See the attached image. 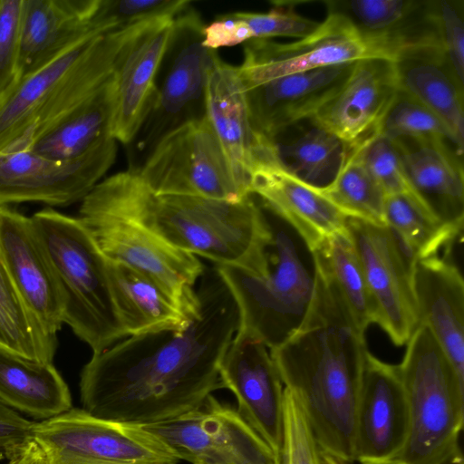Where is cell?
<instances>
[{"label": "cell", "instance_id": "1", "mask_svg": "<svg viewBox=\"0 0 464 464\" xmlns=\"http://www.w3.org/2000/svg\"><path fill=\"white\" fill-rule=\"evenodd\" d=\"M198 305L182 330L130 336L93 353L80 378L82 409L103 420L147 426L181 416L223 389L219 369L240 323L217 268L204 270Z\"/></svg>", "mask_w": 464, "mask_h": 464}, {"label": "cell", "instance_id": "2", "mask_svg": "<svg viewBox=\"0 0 464 464\" xmlns=\"http://www.w3.org/2000/svg\"><path fill=\"white\" fill-rule=\"evenodd\" d=\"M367 351L364 332L316 266L304 321L270 353L284 387L298 400L320 449L346 463L355 460V417Z\"/></svg>", "mask_w": 464, "mask_h": 464}, {"label": "cell", "instance_id": "3", "mask_svg": "<svg viewBox=\"0 0 464 464\" xmlns=\"http://www.w3.org/2000/svg\"><path fill=\"white\" fill-rule=\"evenodd\" d=\"M107 215L134 223L169 246L217 266L253 270L265 232L252 195L239 202L157 194L130 168L101 180L81 201L79 216Z\"/></svg>", "mask_w": 464, "mask_h": 464}, {"label": "cell", "instance_id": "4", "mask_svg": "<svg viewBox=\"0 0 464 464\" xmlns=\"http://www.w3.org/2000/svg\"><path fill=\"white\" fill-rule=\"evenodd\" d=\"M265 232L253 271L234 266L216 268L239 310V328L258 336L272 350L302 324L316 277L314 252L283 218L259 204Z\"/></svg>", "mask_w": 464, "mask_h": 464}, {"label": "cell", "instance_id": "5", "mask_svg": "<svg viewBox=\"0 0 464 464\" xmlns=\"http://www.w3.org/2000/svg\"><path fill=\"white\" fill-rule=\"evenodd\" d=\"M31 220L62 294L63 324L93 353L127 336L114 302L108 260L78 218L46 208Z\"/></svg>", "mask_w": 464, "mask_h": 464}, {"label": "cell", "instance_id": "6", "mask_svg": "<svg viewBox=\"0 0 464 464\" xmlns=\"http://www.w3.org/2000/svg\"><path fill=\"white\" fill-rule=\"evenodd\" d=\"M398 365L407 398L410 430L390 464H430L459 444L464 421V382L423 324H418Z\"/></svg>", "mask_w": 464, "mask_h": 464}, {"label": "cell", "instance_id": "7", "mask_svg": "<svg viewBox=\"0 0 464 464\" xmlns=\"http://www.w3.org/2000/svg\"><path fill=\"white\" fill-rule=\"evenodd\" d=\"M157 194L239 202L250 196L237 183L207 117L188 121L164 134L139 168Z\"/></svg>", "mask_w": 464, "mask_h": 464}, {"label": "cell", "instance_id": "8", "mask_svg": "<svg viewBox=\"0 0 464 464\" xmlns=\"http://www.w3.org/2000/svg\"><path fill=\"white\" fill-rule=\"evenodd\" d=\"M30 435L46 464H179V459L141 426L97 418L72 408L34 421Z\"/></svg>", "mask_w": 464, "mask_h": 464}, {"label": "cell", "instance_id": "9", "mask_svg": "<svg viewBox=\"0 0 464 464\" xmlns=\"http://www.w3.org/2000/svg\"><path fill=\"white\" fill-rule=\"evenodd\" d=\"M203 26L192 7L177 17L162 63L166 65L163 80L157 85L150 111L136 137L140 150L150 151L172 129L205 115L207 78L218 54L202 44Z\"/></svg>", "mask_w": 464, "mask_h": 464}, {"label": "cell", "instance_id": "10", "mask_svg": "<svg viewBox=\"0 0 464 464\" xmlns=\"http://www.w3.org/2000/svg\"><path fill=\"white\" fill-rule=\"evenodd\" d=\"M346 229L373 304L374 324L402 346L419 324L412 285L415 260L387 226L347 218Z\"/></svg>", "mask_w": 464, "mask_h": 464}, {"label": "cell", "instance_id": "11", "mask_svg": "<svg viewBox=\"0 0 464 464\" xmlns=\"http://www.w3.org/2000/svg\"><path fill=\"white\" fill-rule=\"evenodd\" d=\"M192 464H280V457L237 411L209 395L175 419L141 426Z\"/></svg>", "mask_w": 464, "mask_h": 464}, {"label": "cell", "instance_id": "12", "mask_svg": "<svg viewBox=\"0 0 464 464\" xmlns=\"http://www.w3.org/2000/svg\"><path fill=\"white\" fill-rule=\"evenodd\" d=\"M117 140L108 135L75 159L54 160L29 150L0 153V206L82 201L111 169Z\"/></svg>", "mask_w": 464, "mask_h": 464}, {"label": "cell", "instance_id": "13", "mask_svg": "<svg viewBox=\"0 0 464 464\" xmlns=\"http://www.w3.org/2000/svg\"><path fill=\"white\" fill-rule=\"evenodd\" d=\"M78 219L104 257L153 280L189 311L198 305L194 285L204 266L194 255L174 248L141 227L107 215Z\"/></svg>", "mask_w": 464, "mask_h": 464}, {"label": "cell", "instance_id": "14", "mask_svg": "<svg viewBox=\"0 0 464 464\" xmlns=\"http://www.w3.org/2000/svg\"><path fill=\"white\" fill-rule=\"evenodd\" d=\"M327 14L315 31L295 42L281 44L269 39L246 42L244 60L237 67L243 88L376 56L345 17L336 13Z\"/></svg>", "mask_w": 464, "mask_h": 464}, {"label": "cell", "instance_id": "15", "mask_svg": "<svg viewBox=\"0 0 464 464\" xmlns=\"http://www.w3.org/2000/svg\"><path fill=\"white\" fill-rule=\"evenodd\" d=\"M223 388L237 401V412L280 457L284 384L270 349L256 334L238 329L220 364Z\"/></svg>", "mask_w": 464, "mask_h": 464}, {"label": "cell", "instance_id": "16", "mask_svg": "<svg viewBox=\"0 0 464 464\" xmlns=\"http://www.w3.org/2000/svg\"><path fill=\"white\" fill-rule=\"evenodd\" d=\"M409 430V407L398 365L367 351L355 417L354 459L390 464L403 450Z\"/></svg>", "mask_w": 464, "mask_h": 464}, {"label": "cell", "instance_id": "17", "mask_svg": "<svg viewBox=\"0 0 464 464\" xmlns=\"http://www.w3.org/2000/svg\"><path fill=\"white\" fill-rule=\"evenodd\" d=\"M204 108L237 183L252 195L254 170L276 160L273 140L259 133L252 123L237 67L218 55L208 74Z\"/></svg>", "mask_w": 464, "mask_h": 464}, {"label": "cell", "instance_id": "18", "mask_svg": "<svg viewBox=\"0 0 464 464\" xmlns=\"http://www.w3.org/2000/svg\"><path fill=\"white\" fill-rule=\"evenodd\" d=\"M0 246L24 304L44 331L57 337L63 324V297L31 218L0 206Z\"/></svg>", "mask_w": 464, "mask_h": 464}, {"label": "cell", "instance_id": "19", "mask_svg": "<svg viewBox=\"0 0 464 464\" xmlns=\"http://www.w3.org/2000/svg\"><path fill=\"white\" fill-rule=\"evenodd\" d=\"M398 92L392 60L366 57L355 62L342 88L313 119L353 148L377 133Z\"/></svg>", "mask_w": 464, "mask_h": 464}, {"label": "cell", "instance_id": "20", "mask_svg": "<svg viewBox=\"0 0 464 464\" xmlns=\"http://www.w3.org/2000/svg\"><path fill=\"white\" fill-rule=\"evenodd\" d=\"M354 63L317 68L243 88L255 129L274 140L285 129L313 118L339 92Z\"/></svg>", "mask_w": 464, "mask_h": 464}, {"label": "cell", "instance_id": "21", "mask_svg": "<svg viewBox=\"0 0 464 464\" xmlns=\"http://www.w3.org/2000/svg\"><path fill=\"white\" fill-rule=\"evenodd\" d=\"M327 12L345 17L372 53L392 59L415 45H441L436 1L334 0Z\"/></svg>", "mask_w": 464, "mask_h": 464}, {"label": "cell", "instance_id": "22", "mask_svg": "<svg viewBox=\"0 0 464 464\" xmlns=\"http://www.w3.org/2000/svg\"><path fill=\"white\" fill-rule=\"evenodd\" d=\"M393 141L412 196L439 222L461 231L463 154L446 140L403 138Z\"/></svg>", "mask_w": 464, "mask_h": 464}, {"label": "cell", "instance_id": "23", "mask_svg": "<svg viewBox=\"0 0 464 464\" xmlns=\"http://www.w3.org/2000/svg\"><path fill=\"white\" fill-rule=\"evenodd\" d=\"M178 16L159 19L143 32L118 70L116 100L110 126V134L117 141L131 143L150 111Z\"/></svg>", "mask_w": 464, "mask_h": 464}, {"label": "cell", "instance_id": "24", "mask_svg": "<svg viewBox=\"0 0 464 464\" xmlns=\"http://www.w3.org/2000/svg\"><path fill=\"white\" fill-rule=\"evenodd\" d=\"M99 3L100 0H23L17 81L85 37L109 32L94 24Z\"/></svg>", "mask_w": 464, "mask_h": 464}, {"label": "cell", "instance_id": "25", "mask_svg": "<svg viewBox=\"0 0 464 464\" xmlns=\"http://www.w3.org/2000/svg\"><path fill=\"white\" fill-rule=\"evenodd\" d=\"M412 285L419 324L429 328L464 382V283L459 268L437 256L416 260Z\"/></svg>", "mask_w": 464, "mask_h": 464}, {"label": "cell", "instance_id": "26", "mask_svg": "<svg viewBox=\"0 0 464 464\" xmlns=\"http://www.w3.org/2000/svg\"><path fill=\"white\" fill-rule=\"evenodd\" d=\"M391 60L399 90L437 115L463 153L464 82L457 75L442 47L415 45L399 51Z\"/></svg>", "mask_w": 464, "mask_h": 464}, {"label": "cell", "instance_id": "27", "mask_svg": "<svg viewBox=\"0 0 464 464\" xmlns=\"http://www.w3.org/2000/svg\"><path fill=\"white\" fill-rule=\"evenodd\" d=\"M250 193L283 218L313 251L331 235L346 230L347 217L320 190L285 172L276 160L259 165Z\"/></svg>", "mask_w": 464, "mask_h": 464}, {"label": "cell", "instance_id": "28", "mask_svg": "<svg viewBox=\"0 0 464 464\" xmlns=\"http://www.w3.org/2000/svg\"><path fill=\"white\" fill-rule=\"evenodd\" d=\"M108 271L127 336L182 330L197 312L188 310L153 280L123 264L108 260Z\"/></svg>", "mask_w": 464, "mask_h": 464}, {"label": "cell", "instance_id": "29", "mask_svg": "<svg viewBox=\"0 0 464 464\" xmlns=\"http://www.w3.org/2000/svg\"><path fill=\"white\" fill-rule=\"evenodd\" d=\"M117 75V74H116ZM116 75L36 135L24 150L54 160L80 157L110 134Z\"/></svg>", "mask_w": 464, "mask_h": 464}, {"label": "cell", "instance_id": "30", "mask_svg": "<svg viewBox=\"0 0 464 464\" xmlns=\"http://www.w3.org/2000/svg\"><path fill=\"white\" fill-rule=\"evenodd\" d=\"M0 402L40 421L72 408L69 387L53 362L29 360L1 348Z\"/></svg>", "mask_w": 464, "mask_h": 464}, {"label": "cell", "instance_id": "31", "mask_svg": "<svg viewBox=\"0 0 464 464\" xmlns=\"http://www.w3.org/2000/svg\"><path fill=\"white\" fill-rule=\"evenodd\" d=\"M309 123L310 127L291 140H273L275 159L294 178L323 190L338 176L350 147L313 118Z\"/></svg>", "mask_w": 464, "mask_h": 464}, {"label": "cell", "instance_id": "32", "mask_svg": "<svg viewBox=\"0 0 464 464\" xmlns=\"http://www.w3.org/2000/svg\"><path fill=\"white\" fill-rule=\"evenodd\" d=\"M313 252L316 266L334 284L356 324L365 332L375 323L374 308L347 229L326 237Z\"/></svg>", "mask_w": 464, "mask_h": 464}, {"label": "cell", "instance_id": "33", "mask_svg": "<svg viewBox=\"0 0 464 464\" xmlns=\"http://www.w3.org/2000/svg\"><path fill=\"white\" fill-rule=\"evenodd\" d=\"M57 337L47 334L19 295L0 246V348L40 362H53Z\"/></svg>", "mask_w": 464, "mask_h": 464}, {"label": "cell", "instance_id": "34", "mask_svg": "<svg viewBox=\"0 0 464 464\" xmlns=\"http://www.w3.org/2000/svg\"><path fill=\"white\" fill-rule=\"evenodd\" d=\"M384 218L386 226L415 261L437 256L460 232L439 222L406 193L386 196Z\"/></svg>", "mask_w": 464, "mask_h": 464}, {"label": "cell", "instance_id": "35", "mask_svg": "<svg viewBox=\"0 0 464 464\" xmlns=\"http://www.w3.org/2000/svg\"><path fill=\"white\" fill-rule=\"evenodd\" d=\"M347 218L385 227L386 194L350 148L346 160L334 181L320 190Z\"/></svg>", "mask_w": 464, "mask_h": 464}, {"label": "cell", "instance_id": "36", "mask_svg": "<svg viewBox=\"0 0 464 464\" xmlns=\"http://www.w3.org/2000/svg\"><path fill=\"white\" fill-rule=\"evenodd\" d=\"M377 133L392 140L403 138L440 139L450 140L456 146L443 121L401 90L384 115Z\"/></svg>", "mask_w": 464, "mask_h": 464}, {"label": "cell", "instance_id": "37", "mask_svg": "<svg viewBox=\"0 0 464 464\" xmlns=\"http://www.w3.org/2000/svg\"><path fill=\"white\" fill-rule=\"evenodd\" d=\"M190 5L191 2L186 0H100L94 24L111 31L144 21L177 16Z\"/></svg>", "mask_w": 464, "mask_h": 464}, {"label": "cell", "instance_id": "38", "mask_svg": "<svg viewBox=\"0 0 464 464\" xmlns=\"http://www.w3.org/2000/svg\"><path fill=\"white\" fill-rule=\"evenodd\" d=\"M280 464H320L321 449L296 397L284 390Z\"/></svg>", "mask_w": 464, "mask_h": 464}, {"label": "cell", "instance_id": "39", "mask_svg": "<svg viewBox=\"0 0 464 464\" xmlns=\"http://www.w3.org/2000/svg\"><path fill=\"white\" fill-rule=\"evenodd\" d=\"M353 148L386 195H412L393 140L376 133Z\"/></svg>", "mask_w": 464, "mask_h": 464}, {"label": "cell", "instance_id": "40", "mask_svg": "<svg viewBox=\"0 0 464 464\" xmlns=\"http://www.w3.org/2000/svg\"><path fill=\"white\" fill-rule=\"evenodd\" d=\"M266 13L237 12L248 24L253 39H269L276 36L303 38L310 34L320 23L296 14L290 2H274Z\"/></svg>", "mask_w": 464, "mask_h": 464}, {"label": "cell", "instance_id": "41", "mask_svg": "<svg viewBox=\"0 0 464 464\" xmlns=\"http://www.w3.org/2000/svg\"><path fill=\"white\" fill-rule=\"evenodd\" d=\"M23 0H0V95L18 79Z\"/></svg>", "mask_w": 464, "mask_h": 464}, {"label": "cell", "instance_id": "42", "mask_svg": "<svg viewBox=\"0 0 464 464\" xmlns=\"http://www.w3.org/2000/svg\"><path fill=\"white\" fill-rule=\"evenodd\" d=\"M437 14L442 49L457 75L464 82L463 1L439 0Z\"/></svg>", "mask_w": 464, "mask_h": 464}, {"label": "cell", "instance_id": "43", "mask_svg": "<svg viewBox=\"0 0 464 464\" xmlns=\"http://www.w3.org/2000/svg\"><path fill=\"white\" fill-rule=\"evenodd\" d=\"M202 44L216 51L220 47L235 46L253 40L248 24L237 12L222 15L202 29Z\"/></svg>", "mask_w": 464, "mask_h": 464}, {"label": "cell", "instance_id": "44", "mask_svg": "<svg viewBox=\"0 0 464 464\" xmlns=\"http://www.w3.org/2000/svg\"><path fill=\"white\" fill-rule=\"evenodd\" d=\"M34 422L0 402V460L7 459L30 436Z\"/></svg>", "mask_w": 464, "mask_h": 464}, {"label": "cell", "instance_id": "45", "mask_svg": "<svg viewBox=\"0 0 464 464\" xmlns=\"http://www.w3.org/2000/svg\"><path fill=\"white\" fill-rule=\"evenodd\" d=\"M5 464H46L45 454L30 435L6 459Z\"/></svg>", "mask_w": 464, "mask_h": 464}, {"label": "cell", "instance_id": "46", "mask_svg": "<svg viewBox=\"0 0 464 464\" xmlns=\"http://www.w3.org/2000/svg\"><path fill=\"white\" fill-rule=\"evenodd\" d=\"M430 464H464L459 445H455L443 456Z\"/></svg>", "mask_w": 464, "mask_h": 464}, {"label": "cell", "instance_id": "47", "mask_svg": "<svg viewBox=\"0 0 464 464\" xmlns=\"http://www.w3.org/2000/svg\"><path fill=\"white\" fill-rule=\"evenodd\" d=\"M320 464H349V463L343 462V461L325 453L324 451H323L321 450Z\"/></svg>", "mask_w": 464, "mask_h": 464}, {"label": "cell", "instance_id": "48", "mask_svg": "<svg viewBox=\"0 0 464 464\" xmlns=\"http://www.w3.org/2000/svg\"><path fill=\"white\" fill-rule=\"evenodd\" d=\"M201 464H213V463H201Z\"/></svg>", "mask_w": 464, "mask_h": 464}]
</instances>
